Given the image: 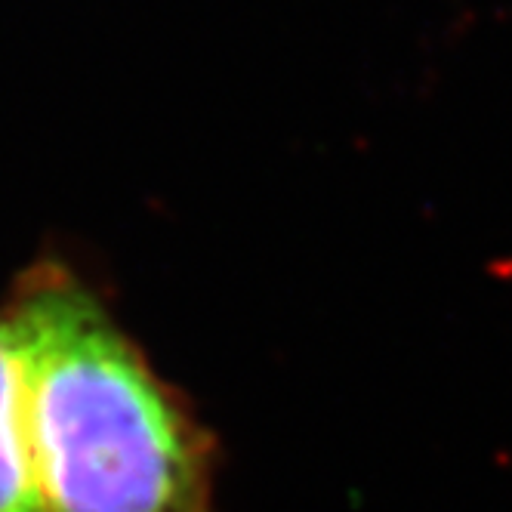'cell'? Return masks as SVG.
Listing matches in <instances>:
<instances>
[{
    "label": "cell",
    "instance_id": "cell-1",
    "mask_svg": "<svg viewBox=\"0 0 512 512\" xmlns=\"http://www.w3.org/2000/svg\"><path fill=\"white\" fill-rule=\"evenodd\" d=\"M4 309L44 512H213V435L87 281L34 263Z\"/></svg>",
    "mask_w": 512,
    "mask_h": 512
},
{
    "label": "cell",
    "instance_id": "cell-2",
    "mask_svg": "<svg viewBox=\"0 0 512 512\" xmlns=\"http://www.w3.org/2000/svg\"><path fill=\"white\" fill-rule=\"evenodd\" d=\"M0 512H44L28 448L22 355L4 306H0Z\"/></svg>",
    "mask_w": 512,
    "mask_h": 512
}]
</instances>
